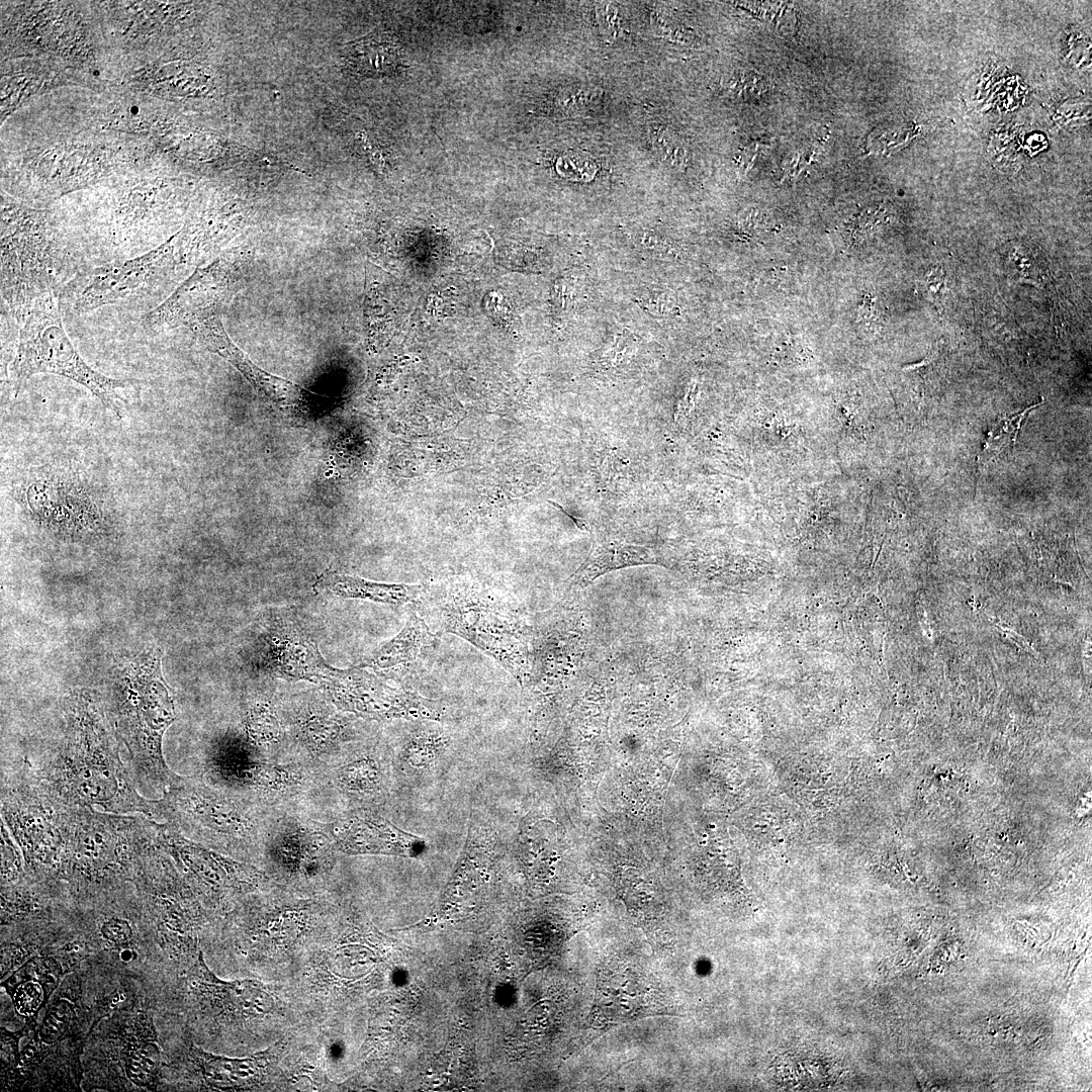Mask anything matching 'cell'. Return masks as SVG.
Masks as SVG:
<instances>
[{
	"instance_id": "6da1fadb",
	"label": "cell",
	"mask_w": 1092,
	"mask_h": 1092,
	"mask_svg": "<svg viewBox=\"0 0 1092 1092\" xmlns=\"http://www.w3.org/2000/svg\"><path fill=\"white\" fill-rule=\"evenodd\" d=\"M68 704L63 748L44 771L47 796L69 809L97 805L111 812H160V801L139 796L129 781L102 708L86 695H76Z\"/></svg>"
},
{
	"instance_id": "7a4b0ae2",
	"label": "cell",
	"mask_w": 1092,
	"mask_h": 1092,
	"mask_svg": "<svg viewBox=\"0 0 1092 1092\" xmlns=\"http://www.w3.org/2000/svg\"><path fill=\"white\" fill-rule=\"evenodd\" d=\"M109 706L134 768L165 794L180 776L169 769L162 754V738L175 719V708L162 676L158 649L126 656L117 664Z\"/></svg>"
},
{
	"instance_id": "3957f363",
	"label": "cell",
	"mask_w": 1092,
	"mask_h": 1092,
	"mask_svg": "<svg viewBox=\"0 0 1092 1092\" xmlns=\"http://www.w3.org/2000/svg\"><path fill=\"white\" fill-rule=\"evenodd\" d=\"M161 814L188 838L220 852L260 857L271 808L180 777L164 794Z\"/></svg>"
},
{
	"instance_id": "277c9868",
	"label": "cell",
	"mask_w": 1092,
	"mask_h": 1092,
	"mask_svg": "<svg viewBox=\"0 0 1092 1092\" xmlns=\"http://www.w3.org/2000/svg\"><path fill=\"white\" fill-rule=\"evenodd\" d=\"M70 252L46 221L11 211L1 233V295L11 316L22 323L41 297L59 292Z\"/></svg>"
},
{
	"instance_id": "5b68a950",
	"label": "cell",
	"mask_w": 1092,
	"mask_h": 1092,
	"mask_svg": "<svg viewBox=\"0 0 1092 1092\" xmlns=\"http://www.w3.org/2000/svg\"><path fill=\"white\" fill-rule=\"evenodd\" d=\"M58 292L39 298L21 323L10 377L18 394L24 382L34 374H57L79 383L102 404L120 417L116 389L125 382L90 367L69 339L62 323Z\"/></svg>"
},
{
	"instance_id": "8992f818",
	"label": "cell",
	"mask_w": 1092,
	"mask_h": 1092,
	"mask_svg": "<svg viewBox=\"0 0 1092 1092\" xmlns=\"http://www.w3.org/2000/svg\"><path fill=\"white\" fill-rule=\"evenodd\" d=\"M203 765L219 790L271 808L295 807L320 789L323 771L309 762L283 759L250 738L213 748Z\"/></svg>"
},
{
	"instance_id": "52a82bcc",
	"label": "cell",
	"mask_w": 1092,
	"mask_h": 1092,
	"mask_svg": "<svg viewBox=\"0 0 1092 1092\" xmlns=\"http://www.w3.org/2000/svg\"><path fill=\"white\" fill-rule=\"evenodd\" d=\"M436 607L445 632L467 640L520 680L522 635L513 609L499 592L473 582H456L440 590Z\"/></svg>"
},
{
	"instance_id": "ba28073f",
	"label": "cell",
	"mask_w": 1092,
	"mask_h": 1092,
	"mask_svg": "<svg viewBox=\"0 0 1092 1092\" xmlns=\"http://www.w3.org/2000/svg\"><path fill=\"white\" fill-rule=\"evenodd\" d=\"M174 264V237L160 247L127 259H113L76 274L62 288L60 303L75 314L126 303L159 287Z\"/></svg>"
},
{
	"instance_id": "9c48e42d",
	"label": "cell",
	"mask_w": 1092,
	"mask_h": 1092,
	"mask_svg": "<svg viewBox=\"0 0 1092 1092\" xmlns=\"http://www.w3.org/2000/svg\"><path fill=\"white\" fill-rule=\"evenodd\" d=\"M337 855L328 823L305 817L296 807H287L274 812L259 858L291 879H299L321 875Z\"/></svg>"
},
{
	"instance_id": "30bf717a",
	"label": "cell",
	"mask_w": 1092,
	"mask_h": 1092,
	"mask_svg": "<svg viewBox=\"0 0 1092 1092\" xmlns=\"http://www.w3.org/2000/svg\"><path fill=\"white\" fill-rule=\"evenodd\" d=\"M198 341L210 352L218 355L253 385L259 394L280 408L303 405L311 392L256 365L230 338L218 314L197 317L186 325Z\"/></svg>"
},
{
	"instance_id": "8fae6325",
	"label": "cell",
	"mask_w": 1092,
	"mask_h": 1092,
	"mask_svg": "<svg viewBox=\"0 0 1092 1092\" xmlns=\"http://www.w3.org/2000/svg\"><path fill=\"white\" fill-rule=\"evenodd\" d=\"M338 854H392L414 856L424 841L405 833L373 808H353L328 822Z\"/></svg>"
},
{
	"instance_id": "7c38bea8",
	"label": "cell",
	"mask_w": 1092,
	"mask_h": 1092,
	"mask_svg": "<svg viewBox=\"0 0 1092 1092\" xmlns=\"http://www.w3.org/2000/svg\"><path fill=\"white\" fill-rule=\"evenodd\" d=\"M62 482L37 481L27 488L32 514L50 530L68 537H80L100 526L96 506L75 487Z\"/></svg>"
},
{
	"instance_id": "4fadbf2b",
	"label": "cell",
	"mask_w": 1092,
	"mask_h": 1092,
	"mask_svg": "<svg viewBox=\"0 0 1092 1092\" xmlns=\"http://www.w3.org/2000/svg\"><path fill=\"white\" fill-rule=\"evenodd\" d=\"M386 761L374 749L360 748L340 762L323 769L320 789L333 790L358 808H373L388 791Z\"/></svg>"
},
{
	"instance_id": "5bb4252c",
	"label": "cell",
	"mask_w": 1092,
	"mask_h": 1092,
	"mask_svg": "<svg viewBox=\"0 0 1092 1092\" xmlns=\"http://www.w3.org/2000/svg\"><path fill=\"white\" fill-rule=\"evenodd\" d=\"M439 638L416 613L402 630L378 648L361 666H369L389 676L403 678L422 671L425 661L438 648Z\"/></svg>"
},
{
	"instance_id": "9a60e30c",
	"label": "cell",
	"mask_w": 1092,
	"mask_h": 1092,
	"mask_svg": "<svg viewBox=\"0 0 1092 1092\" xmlns=\"http://www.w3.org/2000/svg\"><path fill=\"white\" fill-rule=\"evenodd\" d=\"M59 968L53 961L32 958L2 984L20 1016L33 1019L47 1005L59 984Z\"/></svg>"
},
{
	"instance_id": "2e32d148",
	"label": "cell",
	"mask_w": 1092,
	"mask_h": 1092,
	"mask_svg": "<svg viewBox=\"0 0 1092 1092\" xmlns=\"http://www.w3.org/2000/svg\"><path fill=\"white\" fill-rule=\"evenodd\" d=\"M317 582L343 598L369 600L393 606L414 603L424 594L422 584L383 583L333 572L322 574Z\"/></svg>"
},
{
	"instance_id": "e0dca14e",
	"label": "cell",
	"mask_w": 1092,
	"mask_h": 1092,
	"mask_svg": "<svg viewBox=\"0 0 1092 1092\" xmlns=\"http://www.w3.org/2000/svg\"><path fill=\"white\" fill-rule=\"evenodd\" d=\"M194 1057L200 1063L205 1081L218 1089L242 1087L255 1082L264 1068V1057L229 1059L194 1049Z\"/></svg>"
},
{
	"instance_id": "ac0fdd59",
	"label": "cell",
	"mask_w": 1092,
	"mask_h": 1092,
	"mask_svg": "<svg viewBox=\"0 0 1092 1092\" xmlns=\"http://www.w3.org/2000/svg\"><path fill=\"white\" fill-rule=\"evenodd\" d=\"M347 60L362 75H382L394 70L398 61L396 47L389 39L370 34L348 46Z\"/></svg>"
},
{
	"instance_id": "d6986e66",
	"label": "cell",
	"mask_w": 1092,
	"mask_h": 1092,
	"mask_svg": "<svg viewBox=\"0 0 1092 1092\" xmlns=\"http://www.w3.org/2000/svg\"><path fill=\"white\" fill-rule=\"evenodd\" d=\"M123 1055L127 1079L138 1087L155 1090L160 1067V1051L155 1037H132Z\"/></svg>"
},
{
	"instance_id": "ffe728a7",
	"label": "cell",
	"mask_w": 1092,
	"mask_h": 1092,
	"mask_svg": "<svg viewBox=\"0 0 1092 1092\" xmlns=\"http://www.w3.org/2000/svg\"><path fill=\"white\" fill-rule=\"evenodd\" d=\"M76 1018L75 1003L66 997L56 998L46 1010L35 1033V1042L29 1045L50 1048L59 1042L69 1032Z\"/></svg>"
},
{
	"instance_id": "44dd1931",
	"label": "cell",
	"mask_w": 1092,
	"mask_h": 1092,
	"mask_svg": "<svg viewBox=\"0 0 1092 1092\" xmlns=\"http://www.w3.org/2000/svg\"><path fill=\"white\" fill-rule=\"evenodd\" d=\"M232 1003L244 1014L264 1015L269 1013L274 1001L265 988L256 981H237L222 984Z\"/></svg>"
},
{
	"instance_id": "7402d4cb",
	"label": "cell",
	"mask_w": 1092,
	"mask_h": 1092,
	"mask_svg": "<svg viewBox=\"0 0 1092 1092\" xmlns=\"http://www.w3.org/2000/svg\"><path fill=\"white\" fill-rule=\"evenodd\" d=\"M1039 404L1036 403L1011 417L1001 419L990 431L982 449V455L1000 453L1009 445H1014L1022 422L1029 412Z\"/></svg>"
},
{
	"instance_id": "603a6c76",
	"label": "cell",
	"mask_w": 1092,
	"mask_h": 1092,
	"mask_svg": "<svg viewBox=\"0 0 1092 1092\" xmlns=\"http://www.w3.org/2000/svg\"><path fill=\"white\" fill-rule=\"evenodd\" d=\"M650 134L657 154L664 162L678 169L686 164L687 152L679 139L670 129L655 125Z\"/></svg>"
},
{
	"instance_id": "cb8c5ba5",
	"label": "cell",
	"mask_w": 1092,
	"mask_h": 1092,
	"mask_svg": "<svg viewBox=\"0 0 1092 1092\" xmlns=\"http://www.w3.org/2000/svg\"><path fill=\"white\" fill-rule=\"evenodd\" d=\"M100 930L106 940L120 947L129 945L133 937V931L128 921L118 917L106 920Z\"/></svg>"
},
{
	"instance_id": "d4e9b609",
	"label": "cell",
	"mask_w": 1092,
	"mask_h": 1092,
	"mask_svg": "<svg viewBox=\"0 0 1092 1092\" xmlns=\"http://www.w3.org/2000/svg\"><path fill=\"white\" fill-rule=\"evenodd\" d=\"M557 170L566 177L573 179H583L584 176L588 177L596 170L592 161L586 160L582 156L576 154H567L560 158L557 162Z\"/></svg>"
},
{
	"instance_id": "484cf974",
	"label": "cell",
	"mask_w": 1092,
	"mask_h": 1092,
	"mask_svg": "<svg viewBox=\"0 0 1092 1092\" xmlns=\"http://www.w3.org/2000/svg\"><path fill=\"white\" fill-rule=\"evenodd\" d=\"M727 85L730 90L744 96L753 97L766 90L765 80L753 73L734 76Z\"/></svg>"
},
{
	"instance_id": "4316f807",
	"label": "cell",
	"mask_w": 1092,
	"mask_h": 1092,
	"mask_svg": "<svg viewBox=\"0 0 1092 1092\" xmlns=\"http://www.w3.org/2000/svg\"><path fill=\"white\" fill-rule=\"evenodd\" d=\"M600 27L609 36L615 37L620 29L618 9L614 3H601L597 7Z\"/></svg>"
},
{
	"instance_id": "83f0119b",
	"label": "cell",
	"mask_w": 1092,
	"mask_h": 1092,
	"mask_svg": "<svg viewBox=\"0 0 1092 1092\" xmlns=\"http://www.w3.org/2000/svg\"><path fill=\"white\" fill-rule=\"evenodd\" d=\"M650 296L651 297L649 299H647V304H648L649 309H655V311L663 312V313L666 312V311L671 310V308L673 306L672 305L673 301H672V299H671V297L669 295H666L664 293H660V294H653V295H650Z\"/></svg>"
},
{
	"instance_id": "f1b7e54d",
	"label": "cell",
	"mask_w": 1092,
	"mask_h": 1092,
	"mask_svg": "<svg viewBox=\"0 0 1092 1092\" xmlns=\"http://www.w3.org/2000/svg\"><path fill=\"white\" fill-rule=\"evenodd\" d=\"M943 283V277L941 271H932L926 278L927 290L930 294L936 295L940 292V286Z\"/></svg>"
},
{
	"instance_id": "f546056e",
	"label": "cell",
	"mask_w": 1092,
	"mask_h": 1092,
	"mask_svg": "<svg viewBox=\"0 0 1092 1092\" xmlns=\"http://www.w3.org/2000/svg\"><path fill=\"white\" fill-rule=\"evenodd\" d=\"M119 957L125 963L130 962L134 958V950L128 945L122 946V950L120 951Z\"/></svg>"
},
{
	"instance_id": "4dcf8cb0",
	"label": "cell",
	"mask_w": 1092,
	"mask_h": 1092,
	"mask_svg": "<svg viewBox=\"0 0 1092 1092\" xmlns=\"http://www.w3.org/2000/svg\"><path fill=\"white\" fill-rule=\"evenodd\" d=\"M130 111H131V113H138L139 108L136 106H132Z\"/></svg>"
}]
</instances>
